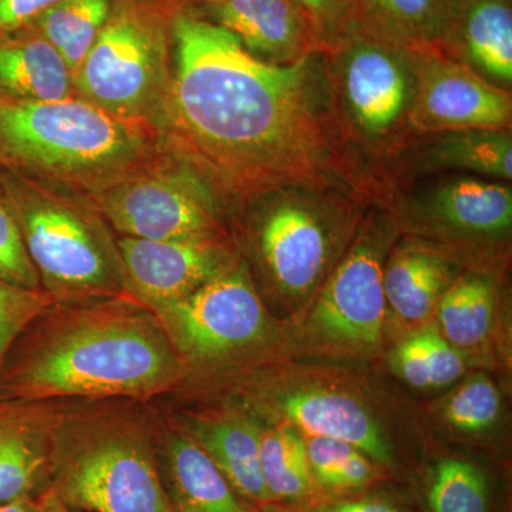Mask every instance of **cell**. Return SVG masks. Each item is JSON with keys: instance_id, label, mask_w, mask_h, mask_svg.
Segmentation results:
<instances>
[{"instance_id": "cell-10", "label": "cell", "mask_w": 512, "mask_h": 512, "mask_svg": "<svg viewBox=\"0 0 512 512\" xmlns=\"http://www.w3.org/2000/svg\"><path fill=\"white\" fill-rule=\"evenodd\" d=\"M83 99L134 121L153 107L161 86L156 45L146 28L128 18L106 23L74 74Z\"/></svg>"}, {"instance_id": "cell-38", "label": "cell", "mask_w": 512, "mask_h": 512, "mask_svg": "<svg viewBox=\"0 0 512 512\" xmlns=\"http://www.w3.org/2000/svg\"><path fill=\"white\" fill-rule=\"evenodd\" d=\"M0 512H37V504L32 498H26L15 503L0 505Z\"/></svg>"}, {"instance_id": "cell-9", "label": "cell", "mask_w": 512, "mask_h": 512, "mask_svg": "<svg viewBox=\"0 0 512 512\" xmlns=\"http://www.w3.org/2000/svg\"><path fill=\"white\" fill-rule=\"evenodd\" d=\"M409 50L416 77L413 126L417 133L510 131V92L441 50Z\"/></svg>"}, {"instance_id": "cell-12", "label": "cell", "mask_w": 512, "mask_h": 512, "mask_svg": "<svg viewBox=\"0 0 512 512\" xmlns=\"http://www.w3.org/2000/svg\"><path fill=\"white\" fill-rule=\"evenodd\" d=\"M127 288L156 309L190 295L231 269L214 241H154L123 238L117 244Z\"/></svg>"}, {"instance_id": "cell-8", "label": "cell", "mask_w": 512, "mask_h": 512, "mask_svg": "<svg viewBox=\"0 0 512 512\" xmlns=\"http://www.w3.org/2000/svg\"><path fill=\"white\" fill-rule=\"evenodd\" d=\"M100 202L107 220L128 238L214 241L220 229L211 192L184 171L127 178Z\"/></svg>"}, {"instance_id": "cell-23", "label": "cell", "mask_w": 512, "mask_h": 512, "mask_svg": "<svg viewBox=\"0 0 512 512\" xmlns=\"http://www.w3.org/2000/svg\"><path fill=\"white\" fill-rule=\"evenodd\" d=\"M451 282V262L429 248L416 245L399 249L383 271L387 305L409 322L427 318Z\"/></svg>"}, {"instance_id": "cell-16", "label": "cell", "mask_w": 512, "mask_h": 512, "mask_svg": "<svg viewBox=\"0 0 512 512\" xmlns=\"http://www.w3.org/2000/svg\"><path fill=\"white\" fill-rule=\"evenodd\" d=\"M282 413L309 436L342 441L379 463H392V450L379 423L346 394L308 390L286 394Z\"/></svg>"}, {"instance_id": "cell-39", "label": "cell", "mask_w": 512, "mask_h": 512, "mask_svg": "<svg viewBox=\"0 0 512 512\" xmlns=\"http://www.w3.org/2000/svg\"><path fill=\"white\" fill-rule=\"evenodd\" d=\"M262 512H285V511L278 510V508H274V507H266V508H264V511H262Z\"/></svg>"}, {"instance_id": "cell-40", "label": "cell", "mask_w": 512, "mask_h": 512, "mask_svg": "<svg viewBox=\"0 0 512 512\" xmlns=\"http://www.w3.org/2000/svg\"><path fill=\"white\" fill-rule=\"evenodd\" d=\"M212 2H224V0H212Z\"/></svg>"}, {"instance_id": "cell-15", "label": "cell", "mask_w": 512, "mask_h": 512, "mask_svg": "<svg viewBox=\"0 0 512 512\" xmlns=\"http://www.w3.org/2000/svg\"><path fill=\"white\" fill-rule=\"evenodd\" d=\"M443 53L503 89L511 84L510 0H457Z\"/></svg>"}, {"instance_id": "cell-21", "label": "cell", "mask_w": 512, "mask_h": 512, "mask_svg": "<svg viewBox=\"0 0 512 512\" xmlns=\"http://www.w3.org/2000/svg\"><path fill=\"white\" fill-rule=\"evenodd\" d=\"M457 0H357V26L406 49L443 52Z\"/></svg>"}, {"instance_id": "cell-11", "label": "cell", "mask_w": 512, "mask_h": 512, "mask_svg": "<svg viewBox=\"0 0 512 512\" xmlns=\"http://www.w3.org/2000/svg\"><path fill=\"white\" fill-rule=\"evenodd\" d=\"M306 188L279 190L281 197L266 212L259 247L276 285L289 295H306L328 264L330 242L320 211Z\"/></svg>"}, {"instance_id": "cell-22", "label": "cell", "mask_w": 512, "mask_h": 512, "mask_svg": "<svg viewBox=\"0 0 512 512\" xmlns=\"http://www.w3.org/2000/svg\"><path fill=\"white\" fill-rule=\"evenodd\" d=\"M74 76L45 37L0 46V90L9 99L56 101L72 97Z\"/></svg>"}, {"instance_id": "cell-29", "label": "cell", "mask_w": 512, "mask_h": 512, "mask_svg": "<svg viewBox=\"0 0 512 512\" xmlns=\"http://www.w3.org/2000/svg\"><path fill=\"white\" fill-rule=\"evenodd\" d=\"M490 490L483 471L468 461L446 458L434 468L431 512H488Z\"/></svg>"}, {"instance_id": "cell-25", "label": "cell", "mask_w": 512, "mask_h": 512, "mask_svg": "<svg viewBox=\"0 0 512 512\" xmlns=\"http://www.w3.org/2000/svg\"><path fill=\"white\" fill-rule=\"evenodd\" d=\"M494 305V285L488 276H458L437 303L444 338L457 348L480 345L493 326Z\"/></svg>"}, {"instance_id": "cell-17", "label": "cell", "mask_w": 512, "mask_h": 512, "mask_svg": "<svg viewBox=\"0 0 512 512\" xmlns=\"http://www.w3.org/2000/svg\"><path fill=\"white\" fill-rule=\"evenodd\" d=\"M52 430L28 402L0 399V505L32 498L52 461Z\"/></svg>"}, {"instance_id": "cell-28", "label": "cell", "mask_w": 512, "mask_h": 512, "mask_svg": "<svg viewBox=\"0 0 512 512\" xmlns=\"http://www.w3.org/2000/svg\"><path fill=\"white\" fill-rule=\"evenodd\" d=\"M392 365L404 382L416 389L447 386L466 370L463 357L433 328L404 339L393 352Z\"/></svg>"}, {"instance_id": "cell-13", "label": "cell", "mask_w": 512, "mask_h": 512, "mask_svg": "<svg viewBox=\"0 0 512 512\" xmlns=\"http://www.w3.org/2000/svg\"><path fill=\"white\" fill-rule=\"evenodd\" d=\"M382 259L370 239L357 242L330 276L312 322L326 338L353 346H373L386 318Z\"/></svg>"}, {"instance_id": "cell-36", "label": "cell", "mask_w": 512, "mask_h": 512, "mask_svg": "<svg viewBox=\"0 0 512 512\" xmlns=\"http://www.w3.org/2000/svg\"><path fill=\"white\" fill-rule=\"evenodd\" d=\"M319 512H403L393 505L377 500L346 501L322 508Z\"/></svg>"}, {"instance_id": "cell-19", "label": "cell", "mask_w": 512, "mask_h": 512, "mask_svg": "<svg viewBox=\"0 0 512 512\" xmlns=\"http://www.w3.org/2000/svg\"><path fill=\"white\" fill-rule=\"evenodd\" d=\"M188 436L211 457L235 493L258 501H272L259 461L261 433L254 420L241 414L197 417L187 421Z\"/></svg>"}, {"instance_id": "cell-7", "label": "cell", "mask_w": 512, "mask_h": 512, "mask_svg": "<svg viewBox=\"0 0 512 512\" xmlns=\"http://www.w3.org/2000/svg\"><path fill=\"white\" fill-rule=\"evenodd\" d=\"M153 311L171 345L194 359L247 348L266 329L264 305L242 266Z\"/></svg>"}, {"instance_id": "cell-24", "label": "cell", "mask_w": 512, "mask_h": 512, "mask_svg": "<svg viewBox=\"0 0 512 512\" xmlns=\"http://www.w3.org/2000/svg\"><path fill=\"white\" fill-rule=\"evenodd\" d=\"M421 148V170H466L484 177L510 181L512 138L504 130H457L434 133Z\"/></svg>"}, {"instance_id": "cell-5", "label": "cell", "mask_w": 512, "mask_h": 512, "mask_svg": "<svg viewBox=\"0 0 512 512\" xmlns=\"http://www.w3.org/2000/svg\"><path fill=\"white\" fill-rule=\"evenodd\" d=\"M326 59L340 127L356 156L357 150L379 158L403 150L417 134L410 50L356 26Z\"/></svg>"}, {"instance_id": "cell-4", "label": "cell", "mask_w": 512, "mask_h": 512, "mask_svg": "<svg viewBox=\"0 0 512 512\" xmlns=\"http://www.w3.org/2000/svg\"><path fill=\"white\" fill-rule=\"evenodd\" d=\"M56 494L93 512H174L138 421L80 416L52 430Z\"/></svg>"}, {"instance_id": "cell-2", "label": "cell", "mask_w": 512, "mask_h": 512, "mask_svg": "<svg viewBox=\"0 0 512 512\" xmlns=\"http://www.w3.org/2000/svg\"><path fill=\"white\" fill-rule=\"evenodd\" d=\"M180 360L158 319L92 309L43 329L0 372V399L146 397L177 382Z\"/></svg>"}, {"instance_id": "cell-27", "label": "cell", "mask_w": 512, "mask_h": 512, "mask_svg": "<svg viewBox=\"0 0 512 512\" xmlns=\"http://www.w3.org/2000/svg\"><path fill=\"white\" fill-rule=\"evenodd\" d=\"M259 461L266 491L271 500H293L311 491L306 441L295 426L262 431Z\"/></svg>"}, {"instance_id": "cell-34", "label": "cell", "mask_w": 512, "mask_h": 512, "mask_svg": "<svg viewBox=\"0 0 512 512\" xmlns=\"http://www.w3.org/2000/svg\"><path fill=\"white\" fill-rule=\"evenodd\" d=\"M308 22L319 49L329 52L357 26V0H292Z\"/></svg>"}, {"instance_id": "cell-35", "label": "cell", "mask_w": 512, "mask_h": 512, "mask_svg": "<svg viewBox=\"0 0 512 512\" xmlns=\"http://www.w3.org/2000/svg\"><path fill=\"white\" fill-rule=\"evenodd\" d=\"M59 0H0V33L9 32L39 18Z\"/></svg>"}, {"instance_id": "cell-3", "label": "cell", "mask_w": 512, "mask_h": 512, "mask_svg": "<svg viewBox=\"0 0 512 512\" xmlns=\"http://www.w3.org/2000/svg\"><path fill=\"white\" fill-rule=\"evenodd\" d=\"M0 148L39 173L82 184L116 180L148 153L136 121L73 97L0 100Z\"/></svg>"}, {"instance_id": "cell-1", "label": "cell", "mask_w": 512, "mask_h": 512, "mask_svg": "<svg viewBox=\"0 0 512 512\" xmlns=\"http://www.w3.org/2000/svg\"><path fill=\"white\" fill-rule=\"evenodd\" d=\"M173 110L188 146L235 190L346 191L357 157L340 127L326 52L292 64L256 59L217 23L174 26Z\"/></svg>"}, {"instance_id": "cell-6", "label": "cell", "mask_w": 512, "mask_h": 512, "mask_svg": "<svg viewBox=\"0 0 512 512\" xmlns=\"http://www.w3.org/2000/svg\"><path fill=\"white\" fill-rule=\"evenodd\" d=\"M10 207L47 295L69 303L117 296L126 288L119 249L82 208L29 191Z\"/></svg>"}, {"instance_id": "cell-30", "label": "cell", "mask_w": 512, "mask_h": 512, "mask_svg": "<svg viewBox=\"0 0 512 512\" xmlns=\"http://www.w3.org/2000/svg\"><path fill=\"white\" fill-rule=\"evenodd\" d=\"M312 477L326 487L359 488L372 480L365 454L342 441L311 436L306 441Z\"/></svg>"}, {"instance_id": "cell-31", "label": "cell", "mask_w": 512, "mask_h": 512, "mask_svg": "<svg viewBox=\"0 0 512 512\" xmlns=\"http://www.w3.org/2000/svg\"><path fill=\"white\" fill-rule=\"evenodd\" d=\"M501 412V396L484 376L473 377L451 394L444 409L451 426L466 433H483L494 426Z\"/></svg>"}, {"instance_id": "cell-37", "label": "cell", "mask_w": 512, "mask_h": 512, "mask_svg": "<svg viewBox=\"0 0 512 512\" xmlns=\"http://www.w3.org/2000/svg\"><path fill=\"white\" fill-rule=\"evenodd\" d=\"M37 512H72L69 505L63 503L55 490H49L37 500Z\"/></svg>"}, {"instance_id": "cell-33", "label": "cell", "mask_w": 512, "mask_h": 512, "mask_svg": "<svg viewBox=\"0 0 512 512\" xmlns=\"http://www.w3.org/2000/svg\"><path fill=\"white\" fill-rule=\"evenodd\" d=\"M0 281L39 291L40 276L30 259L18 221L8 205L0 200Z\"/></svg>"}, {"instance_id": "cell-14", "label": "cell", "mask_w": 512, "mask_h": 512, "mask_svg": "<svg viewBox=\"0 0 512 512\" xmlns=\"http://www.w3.org/2000/svg\"><path fill=\"white\" fill-rule=\"evenodd\" d=\"M211 8L217 25L266 63L292 64L320 50L292 0H224L212 2Z\"/></svg>"}, {"instance_id": "cell-32", "label": "cell", "mask_w": 512, "mask_h": 512, "mask_svg": "<svg viewBox=\"0 0 512 512\" xmlns=\"http://www.w3.org/2000/svg\"><path fill=\"white\" fill-rule=\"evenodd\" d=\"M52 301L47 293L28 291L0 281V372L16 340Z\"/></svg>"}, {"instance_id": "cell-18", "label": "cell", "mask_w": 512, "mask_h": 512, "mask_svg": "<svg viewBox=\"0 0 512 512\" xmlns=\"http://www.w3.org/2000/svg\"><path fill=\"white\" fill-rule=\"evenodd\" d=\"M420 207L436 224L460 234L497 237L512 225V192L507 185L478 178H454L423 192Z\"/></svg>"}, {"instance_id": "cell-20", "label": "cell", "mask_w": 512, "mask_h": 512, "mask_svg": "<svg viewBox=\"0 0 512 512\" xmlns=\"http://www.w3.org/2000/svg\"><path fill=\"white\" fill-rule=\"evenodd\" d=\"M170 503L174 512H254L211 457L188 434H173L167 444Z\"/></svg>"}, {"instance_id": "cell-26", "label": "cell", "mask_w": 512, "mask_h": 512, "mask_svg": "<svg viewBox=\"0 0 512 512\" xmlns=\"http://www.w3.org/2000/svg\"><path fill=\"white\" fill-rule=\"evenodd\" d=\"M109 0H59L40 19L43 37L72 70L73 76L106 26Z\"/></svg>"}]
</instances>
